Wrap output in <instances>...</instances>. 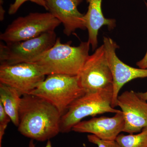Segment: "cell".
<instances>
[{"label":"cell","mask_w":147,"mask_h":147,"mask_svg":"<svg viewBox=\"0 0 147 147\" xmlns=\"http://www.w3.org/2000/svg\"><path fill=\"white\" fill-rule=\"evenodd\" d=\"M61 115L47 100L34 95L21 97L18 131L25 137L38 142L50 140L59 132Z\"/></svg>","instance_id":"1"},{"label":"cell","mask_w":147,"mask_h":147,"mask_svg":"<svg viewBox=\"0 0 147 147\" xmlns=\"http://www.w3.org/2000/svg\"><path fill=\"white\" fill-rule=\"evenodd\" d=\"M71 42L63 43L57 38L53 47L36 59V64L45 75L54 74L77 76L89 57L88 41L72 46Z\"/></svg>","instance_id":"2"},{"label":"cell","mask_w":147,"mask_h":147,"mask_svg":"<svg viewBox=\"0 0 147 147\" xmlns=\"http://www.w3.org/2000/svg\"><path fill=\"white\" fill-rule=\"evenodd\" d=\"M113 96V86L94 92L85 93L69 105L61 117L60 130L61 133L71 131L74 125L88 116L105 113H117L121 110L111 106Z\"/></svg>","instance_id":"3"},{"label":"cell","mask_w":147,"mask_h":147,"mask_svg":"<svg viewBox=\"0 0 147 147\" xmlns=\"http://www.w3.org/2000/svg\"><path fill=\"white\" fill-rule=\"evenodd\" d=\"M47 76L30 94L50 102L62 116L69 105L85 92L80 86L78 75L54 74Z\"/></svg>","instance_id":"4"},{"label":"cell","mask_w":147,"mask_h":147,"mask_svg":"<svg viewBox=\"0 0 147 147\" xmlns=\"http://www.w3.org/2000/svg\"><path fill=\"white\" fill-rule=\"evenodd\" d=\"M61 24L50 12H32L13 20L0 35V39L6 43L24 41L55 31Z\"/></svg>","instance_id":"5"},{"label":"cell","mask_w":147,"mask_h":147,"mask_svg":"<svg viewBox=\"0 0 147 147\" xmlns=\"http://www.w3.org/2000/svg\"><path fill=\"white\" fill-rule=\"evenodd\" d=\"M55 31L48 32L39 36L24 41L0 44L1 65H13L32 63L50 49L56 42Z\"/></svg>","instance_id":"6"},{"label":"cell","mask_w":147,"mask_h":147,"mask_svg":"<svg viewBox=\"0 0 147 147\" xmlns=\"http://www.w3.org/2000/svg\"><path fill=\"white\" fill-rule=\"evenodd\" d=\"M85 93L94 92L113 86V78L103 44L90 55L78 75Z\"/></svg>","instance_id":"7"},{"label":"cell","mask_w":147,"mask_h":147,"mask_svg":"<svg viewBox=\"0 0 147 147\" xmlns=\"http://www.w3.org/2000/svg\"><path fill=\"white\" fill-rule=\"evenodd\" d=\"M45 76L39 66L33 63L0 65V83L15 89L21 96L30 94Z\"/></svg>","instance_id":"8"},{"label":"cell","mask_w":147,"mask_h":147,"mask_svg":"<svg viewBox=\"0 0 147 147\" xmlns=\"http://www.w3.org/2000/svg\"><path fill=\"white\" fill-rule=\"evenodd\" d=\"M103 45L113 76V96L111 106L115 108L117 106L119 92L124 85L134 79L146 78L147 69L134 68L124 63L116 54L118 45L110 38L104 37Z\"/></svg>","instance_id":"9"},{"label":"cell","mask_w":147,"mask_h":147,"mask_svg":"<svg viewBox=\"0 0 147 147\" xmlns=\"http://www.w3.org/2000/svg\"><path fill=\"white\" fill-rule=\"evenodd\" d=\"M117 106L124 119V132L129 134L141 132L147 127V102L134 91H126L118 97Z\"/></svg>","instance_id":"10"},{"label":"cell","mask_w":147,"mask_h":147,"mask_svg":"<svg viewBox=\"0 0 147 147\" xmlns=\"http://www.w3.org/2000/svg\"><path fill=\"white\" fill-rule=\"evenodd\" d=\"M46 10L63 25V33L71 35L77 29H86L84 14L78 7L83 0H44Z\"/></svg>","instance_id":"11"},{"label":"cell","mask_w":147,"mask_h":147,"mask_svg":"<svg viewBox=\"0 0 147 147\" xmlns=\"http://www.w3.org/2000/svg\"><path fill=\"white\" fill-rule=\"evenodd\" d=\"M124 119L122 112L113 117L102 116L88 121H81L74 125L71 131L93 134L103 140L114 141L123 131Z\"/></svg>","instance_id":"12"},{"label":"cell","mask_w":147,"mask_h":147,"mask_svg":"<svg viewBox=\"0 0 147 147\" xmlns=\"http://www.w3.org/2000/svg\"><path fill=\"white\" fill-rule=\"evenodd\" d=\"M88 3V11L84 14L85 26L88 32V40L92 50L97 48L98 31L103 26L113 30L116 26L114 19L104 17L102 10V0H86Z\"/></svg>","instance_id":"13"},{"label":"cell","mask_w":147,"mask_h":147,"mask_svg":"<svg viewBox=\"0 0 147 147\" xmlns=\"http://www.w3.org/2000/svg\"><path fill=\"white\" fill-rule=\"evenodd\" d=\"M22 96L15 89L0 83V102L13 124H19V111Z\"/></svg>","instance_id":"14"},{"label":"cell","mask_w":147,"mask_h":147,"mask_svg":"<svg viewBox=\"0 0 147 147\" xmlns=\"http://www.w3.org/2000/svg\"><path fill=\"white\" fill-rule=\"evenodd\" d=\"M115 141L119 147H147V127L138 134H119Z\"/></svg>","instance_id":"15"},{"label":"cell","mask_w":147,"mask_h":147,"mask_svg":"<svg viewBox=\"0 0 147 147\" xmlns=\"http://www.w3.org/2000/svg\"><path fill=\"white\" fill-rule=\"evenodd\" d=\"M27 1L34 3L46 9V5L44 0H15L14 2L9 6L8 11L9 14V15H13L16 13L23 4Z\"/></svg>","instance_id":"16"},{"label":"cell","mask_w":147,"mask_h":147,"mask_svg":"<svg viewBox=\"0 0 147 147\" xmlns=\"http://www.w3.org/2000/svg\"><path fill=\"white\" fill-rule=\"evenodd\" d=\"M11 121L9 116L6 113L3 106L0 102V147H2L3 137L8 124Z\"/></svg>","instance_id":"17"},{"label":"cell","mask_w":147,"mask_h":147,"mask_svg":"<svg viewBox=\"0 0 147 147\" xmlns=\"http://www.w3.org/2000/svg\"><path fill=\"white\" fill-rule=\"evenodd\" d=\"M89 142L97 145L98 147H119L115 140L108 141L99 139L93 134L87 136Z\"/></svg>","instance_id":"18"},{"label":"cell","mask_w":147,"mask_h":147,"mask_svg":"<svg viewBox=\"0 0 147 147\" xmlns=\"http://www.w3.org/2000/svg\"><path fill=\"white\" fill-rule=\"evenodd\" d=\"M147 9V3H145ZM137 65L139 68L147 69V51L144 57L137 63Z\"/></svg>","instance_id":"19"},{"label":"cell","mask_w":147,"mask_h":147,"mask_svg":"<svg viewBox=\"0 0 147 147\" xmlns=\"http://www.w3.org/2000/svg\"><path fill=\"white\" fill-rule=\"evenodd\" d=\"M28 147H36L35 144L34 140L31 139L29 142L28 146ZM44 147H52V143L50 140H48L47 142V144L46 146Z\"/></svg>","instance_id":"20"},{"label":"cell","mask_w":147,"mask_h":147,"mask_svg":"<svg viewBox=\"0 0 147 147\" xmlns=\"http://www.w3.org/2000/svg\"><path fill=\"white\" fill-rule=\"evenodd\" d=\"M137 94L141 98L147 101V91L144 92H137Z\"/></svg>","instance_id":"21"},{"label":"cell","mask_w":147,"mask_h":147,"mask_svg":"<svg viewBox=\"0 0 147 147\" xmlns=\"http://www.w3.org/2000/svg\"><path fill=\"white\" fill-rule=\"evenodd\" d=\"M3 0H0V9H3Z\"/></svg>","instance_id":"22"}]
</instances>
